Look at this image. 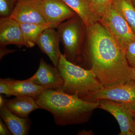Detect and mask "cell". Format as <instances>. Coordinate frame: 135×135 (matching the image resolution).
<instances>
[{"label": "cell", "instance_id": "obj_1", "mask_svg": "<svg viewBox=\"0 0 135 135\" xmlns=\"http://www.w3.org/2000/svg\"><path fill=\"white\" fill-rule=\"evenodd\" d=\"M91 69L103 86L130 80V66L122 49L99 22L86 28Z\"/></svg>", "mask_w": 135, "mask_h": 135}, {"label": "cell", "instance_id": "obj_2", "mask_svg": "<svg viewBox=\"0 0 135 135\" xmlns=\"http://www.w3.org/2000/svg\"><path fill=\"white\" fill-rule=\"evenodd\" d=\"M34 98L40 109L50 112L56 124L60 126L84 123L99 107L98 101H85L77 94H68L62 89L44 90Z\"/></svg>", "mask_w": 135, "mask_h": 135}, {"label": "cell", "instance_id": "obj_3", "mask_svg": "<svg viewBox=\"0 0 135 135\" xmlns=\"http://www.w3.org/2000/svg\"><path fill=\"white\" fill-rule=\"evenodd\" d=\"M57 69L62 80V90L68 94H77L83 99L103 86L92 69H84L70 62L62 53Z\"/></svg>", "mask_w": 135, "mask_h": 135}, {"label": "cell", "instance_id": "obj_4", "mask_svg": "<svg viewBox=\"0 0 135 135\" xmlns=\"http://www.w3.org/2000/svg\"><path fill=\"white\" fill-rule=\"evenodd\" d=\"M57 29L60 42L64 47V55L68 60L75 64L79 60L82 53L86 26L76 15L60 24Z\"/></svg>", "mask_w": 135, "mask_h": 135}, {"label": "cell", "instance_id": "obj_5", "mask_svg": "<svg viewBox=\"0 0 135 135\" xmlns=\"http://www.w3.org/2000/svg\"><path fill=\"white\" fill-rule=\"evenodd\" d=\"M99 23L122 49L135 41V34L113 2L101 17Z\"/></svg>", "mask_w": 135, "mask_h": 135}, {"label": "cell", "instance_id": "obj_6", "mask_svg": "<svg viewBox=\"0 0 135 135\" xmlns=\"http://www.w3.org/2000/svg\"><path fill=\"white\" fill-rule=\"evenodd\" d=\"M109 99L123 104L135 102V82L129 80L123 84L103 86L88 94L83 100L96 102L101 99Z\"/></svg>", "mask_w": 135, "mask_h": 135}, {"label": "cell", "instance_id": "obj_7", "mask_svg": "<svg viewBox=\"0 0 135 135\" xmlns=\"http://www.w3.org/2000/svg\"><path fill=\"white\" fill-rule=\"evenodd\" d=\"M99 108L111 114L117 120L120 132L119 135H133L134 113L125 104L109 99L98 101Z\"/></svg>", "mask_w": 135, "mask_h": 135}, {"label": "cell", "instance_id": "obj_8", "mask_svg": "<svg viewBox=\"0 0 135 135\" xmlns=\"http://www.w3.org/2000/svg\"><path fill=\"white\" fill-rule=\"evenodd\" d=\"M42 11L48 24L57 29L60 24L76 16L63 0H39Z\"/></svg>", "mask_w": 135, "mask_h": 135}, {"label": "cell", "instance_id": "obj_9", "mask_svg": "<svg viewBox=\"0 0 135 135\" xmlns=\"http://www.w3.org/2000/svg\"><path fill=\"white\" fill-rule=\"evenodd\" d=\"M10 17L19 23L48 25L39 0H19Z\"/></svg>", "mask_w": 135, "mask_h": 135}, {"label": "cell", "instance_id": "obj_10", "mask_svg": "<svg viewBox=\"0 0 135 135\" xmlns=\"http://www.w3.org/2000/svg\"><path fill=\"white\" fill-rule=\"evenodd\" d=\"M31 77L33 82L44 90L62 89V80L57 68L47 64L42 58L37 71Z\"/></svg>", "mask_w": 135, "mask_h": 135}, {"label": "cell", "instance_id": "obj_11", "mask_svg": "<svg viewBox=\"0 0 135 135\" xmlns=\"http://www.w3.org/2000/svg\"><path fill=\"white\" fill-rule=\"evenodd\" d=\"M26 46L20 23L10 17H1L0 45Z\"/></svg>", "mask_w": 135, "mask_h": 135}, {"label": "cell", "instance_id": "obj_12", "mask_svg": "<svg viewBox=\"0 0 135 135\" xmlns=\"http://www.w3.org/2000/svg\"><path fill=\"white\" fill-rule=\"evenodd\" d=\"M55 29L49 27L44 30L39 36L36 44L48 56L53 66L57 68L62 53L59 48L60 40Z\"/></svg>", "mask_w": 135, "mask_h": 135}, {"label": "cell", "instance_id": "obj_13", "mask_svg": "<svg viewBox=\"0 0 135 135\" xmlns=\"http://www.w3.org/2000/svg\"><path fill=\"white\" fill-rule=\"evenodd\" d=\"M85 24L86 28L99 22L101 16L89 0H63Z\"/></svg>", "mask_w": 135, "mask_h": 135}, {"label": "cell", "instance_id": "obj_14", "mask_svg": "<svg viewBox=\"0 0 135 135\" xmlns=\"http://www.w3.org/2000/svg\"><path fill=\"white\" fill-rule=\"evenodd\" d=\"M0 116L14 135L29 134L31 122L28 118H22L10 110L5 104L0 107Z\"/></svg>", "mask_w": 135, "mask_h": 135}, {"label": "cell", "instance_id": "obj_15", "mask_svg": "<svg viewBox=\"0 0 135 135\" xmlns=\"http://www.w3.org/2000/svg\"><path fill=\"white\" fill-rule=\"evenodd\" d=\"M10 97L29 96L36 97L44 90L41 86L35 84L31 77L27 79L18 80L12 79H5Z\"/></svg>", "mask_w": 135, "mask_h": 135}, {"label": "cell", "instance_id": "obj_16", "mask_svg": "<svg viewBox=\"0 0 135 135\" xmlns=\"http://www.w3.org/2000/svg\"><path fill=\"white\" fill-rule=\"evenodd\" d=\"M4 104L12 113L22 118H28L32 112L40 109L31 97H16L12 99H5Z\"/></svg>", "mask_w": 135, "mask_h": 135}, {"label": "cell", "instance_id": "obj_17", "mask_svg": "<svg viewBox=\"0 0 135 135\" xmlns=\"http://www.w3.org/2000/svg\"><path fill=\"white\" fill-rule=\"evenodd\" d=\"M20 25L23 34L26 47L28 48L34 47L42 33L47 28L50 27L48 25L23 23H20Z\"/></svg>", "mask_w": 135, "mask_h": 135}, {"label": "cell", "instance_id": "obj_18", "mask_svg": "<svg viewBox=\"0 0 135 135\" xmlns=\"http://www.w3.org/2000/svg\"><path fill=\"white\" fill-rule=\"evenodd\" d=\"M113 3L135 34V7L132 0H113Z\"/></svg>", "mask_w": 135, "mask_h": 135}, {"label": "cell", "instance_id": "obj_19", "mask_svg": "<svg viewBox=\"0 0 135 135\" xmlns=\"http://www.w3.org/2000/svg\"><path fill=\"white\" fill-rule=\"evenodd\" d=\"M19 0H0L1 17H9Z\"/></svg>", "mask_w": 135, "mask_h": 135}, {"label": "cell", "instance_id": "obj_20", "mask_svg": "<svg viewBox=\"0 0 135 135\" xmlns=\"http://www.w3.org/2000/svg\"><path fill=\"white\" fill-rule=\"evenodd\" d=\"M101 17L113 2V0H89Z\"/></svg>", "mask_w": 135, "mask_h": 135}, {"label": "cell", "instance_id": "obj_21", "mask_svg": "<svg viewBox=\"0 0 135 135\" xmlns=\"http://www.w3.org/2000/svg\"><path fill=\"white\" fill-rule=\"evenodd\" d=\"M126 56L130 66L135 67V41L129 44L127 47Z\"/></svg>", "mask_w": 135, "mask_h": 135}, {"label": "cell", "instance_id": "obj_22", "mask_svg": "<svg viewBox=\"0 0 135 135\" xmlns=\"http://www.w3.org/2000/svg\"><path fill=\"white\" fill-rule=\"evenodd\" d=\"M0 93L5 94L7 97H10L8 88L5 79H0Z\"/></svg>", "mask_w": 135, "mask_h": 135}, {"label": "cell", "instance_id": "obj_23", "mask_svg": "<svg viewBox=\"0 0 135 135\" xmlns=\"http://www.w3.org/2000/svg\"><path fill=\"white\" fill-rule=\"evenodd\" d=\"M0 135H13L5 123H3L2 119H0Z\"/></svg>", "mask_w": 135, "mask_h": 135}, {"label": "cell", "instance_id": "obj_24", "mask_svg": "<svg viewBox=\"0 0 135 135\" xmlns=\"http://www.w3.org/2000/svg\"><path fill=\"white\" fill-rule=\"evenodd\" d=\"M5 46L1 45V49H0V59L1 60L2 59L7 55H8L11 53H13L16 51V50L9 49L5 47Z\"/></svg>", "mask_w": 135, "mask_h": 135}, {"label": "cell", "instance_id": "obj_25", "mask_svg": "<svg viewBox=\"0 0 135 135\" xmlns=\"http://www.w3.org/2000/svg\"><path fill=\"white\" fill-rule=\"evenodd\" d=\"M130 80L135 82V67L130 66Z\"/></svg>", "mask_w": 135, "mask_h": 135}, {"label": "cell", "instance_id": "obj_26", "mask_svg": "<svg viewBox=\"0 0 135 135\" xmlns=\"http://www.w3.org/2000/svg\"><path fill=\"white\" fill-rule=\"evenodd\" d=\"M134 113H135V102L130 104H124Z\"/></svg>", "mask_w": 135, "mask_h": 135}, {"label": "cell", "instance_id": "obj_27", "mask_svg": "<svg viewBox=\"0 0 135 135\" xmlns=\"http://www.w3.org/2000/svg\"><path fill=\"white\" fill-rule=\"evenodd\" d=\"M5 103V99H3V98L1 95H0V107H2L3 105H4Z\"/></svg>", "mask_w": 135, "mask_h": 135}, {"label": "cell", "instance_id": "obj_28", "mask_svg": "<svg viewBox=\"0 0 135 135\" xmlns=\"http://www.w3.org/2000/svg\"><path fill=\"white\" fill-rule=\"evenodd\" d=\"M134 124H133V130H132L133 135H135V113H134Z\"/></svg>", "mask_w": 135, "mask_h": 135}, {"label": "cell", "instance_id": "obj_29", "mask_svg": "<svg viewBox=\"0 0 135 135\" xmlns=\"http://www.w3.org/2000/svg\"><path fill=\"white\" fill-rule=\"evenodd\" d=\"M132 2H133V4H134V5L135 7V0H132Z\"/></svg>", "mask_w": 135, "mask_h": 135}]
</instances>
